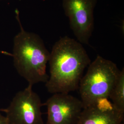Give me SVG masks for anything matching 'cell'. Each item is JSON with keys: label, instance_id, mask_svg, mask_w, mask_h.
Wrapping results in <instances>:
<instances>
[{"label": "cell", "instance_id": "obj_1", "mask_svg": "<svg viewBox=\"0 0 124 124\" xmlns=\"http://www.w3.org/2000/svg\"><path fill=\"white\" fill-rule=\"evenodd\" d=\"M48 62L50 76L46 87L49 93L54 94L78 89L85 70L91 61L82 44L65 36L53 45Z\"/></svg>", "mask_w": 124, "mask_h": 124}, {"label": "cell", "instance_id": "obj_2", "mask_svg": "<svg viewBox=\"0 0 124 124\" xmlns=\"http://www.w3.org/2000/svg\"><path fill=\"white\" fill-rule=\"evenodd\" d=\"M16 14L20 31L13 40L12 56L14 67L18 74L28 82V85L33 86L39 82L46 83L49 78L46 67L50 52L39 36L24 30L17 10Z\"/></svg>", "mask_w": 124, "mask_h": 124}, {"label": "cell", "instance_id": "obj_3", "mask_svg": "<svg viewBox=\"0 0 124 124\" xmlns=\"http://www.w3.org/2000/svg\"><path fill=\"white\" fill-rule=\"evenodd\" d=\"M120 72L115 62L98 55L80 81L78 89L83 108L98 99L108 98Z\"/></svg>", "mask_w": 124, "mask_h": 124}, {"label": "cell", "instance_id": "obj_4", "mask_svg": "<svg viewBox=\"0 0 124 124\" xmlns=\"http://www.w3.org/2000/svg\"><path fill=\"white\" fill-rule=\"evenodd\" d=\"M42 106L39 96L28 85L16 94L5 113L9 124H44Z\"/></svg>", "mask_w": 124, "mask_h": 124}, {"label": "cell", "instance_id": "obj_5", "mask_svg": "<svg viewBox=\"0 0 124 124\" xmlns=\"http://www.w3.org/2000/svg\"><path fill=\"white\" fill-rule=\"evenodd\" d=\"M98 0H62V7L77 40L89 45L94 26V10Z\"/></svg>", "mask_w": 124, "mask_h": 124}, {"label": "cell", "instance_id": "obj_6", "mask_svg": "<svg viewBox=\"0 0 124 124\" xmlns=\"http://www.w3.org/2000/svg\"><path fill=\"white\" fill-rule=\"evenodd\" d=\"M42 106L47 107V124H76L83 108L80 100L67 93L53 94Z\"/></svg>", "mask_w": 124, "mask_h": 124}, {"label": "cell", "instance_id": "obj_7", "mask_svg": "<svg viewBox=\"0 0 124 124\" xmlns=\"http://www.w3.org/2000/svg\"><path fill=\"white\" fill-rule=\"evenodd\" d=\"M108 99H98L83 108L76 124H123L124 112Z\"/></svg>", "mask_w": 124, "mask_h": 124}, {"label": "cell", "instance_id": "obj_8", "mask_svg": "<svg viewBox=\"0 0 124 124\" xmlns=\"http://www.w3.org/2000/svg\"><path fill=\"white\" fill-rule=\"evenodd\" d=\"M108 98L120 111L124 112V69L120 70V75Z\"/></svg>", "mask_w": 124, "mask_h": 124}, {"label": "cell", "instance_id": "obj_9", "mask_svg": "<svg viewBox=\"0 0 124 124\" xmlns=\"http://www.w3.org/2000/svg\"><path fill=\"white\" fill-rule=\"evenodd\" d=\"M0 112H5V109H0V124H9L6 117L2 115Z\"/></svg>", "mask_w": 124, "mask_h": 124}]
</instances>
